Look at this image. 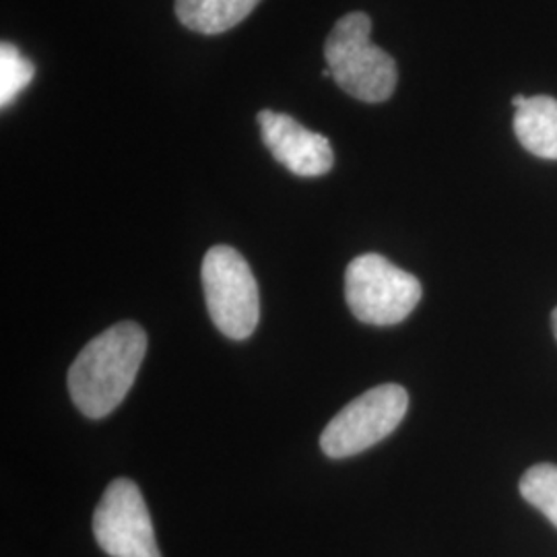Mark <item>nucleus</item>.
<instances>
[{
  "label": "nucleus",
  "mask_w": 557,
  "mask_h": 557,
  "mask_svg": "<svg viewBox=\"0 0 557 557\" xmlns=\"http://www.w3.org/2000/svg\"><path fill=\"white\" fill-rule=\"evenodd\" d=\"M520 494L539 512L557 527V467L541 462L531 467L520 479Z\"/></svg>",
  "instance_id": "obj_10"
},
{
  "label": "nucleus",
  "mask_w": 557,
  "mask_h": 557,
  "mask_svg": "<svg viewBox=\"0 0 557 557\" xmlns=\"http://www.w3.org/2000/svg\"><path fill=\"white\" fill-rule=\"evenodd\" d=\"M527 101H529V98H524V96H515V100H512V106H515V108H522V106H524V103H527Z\"/></svg>",
  "instance_id": "obj_12"
},
{
  "label": "nucleus",
  "mask_w": 557,
  "mask_h": 557,
  "mask_svg": "<svg viewBox=\"0 0 557 557\" xmlns=\"http://www.w3.org/2000/svg\"><path fill=\"white\" fill-rule=\"evenodd\" d=\"M409 395L398 384H380L354 398L329 421L320 436L326 457L347 458L359 455L388 438L407 416Z\"/></svg>",
  "instance_id": "obj_5"
},
{
  "label": "nucleus",
  "mask_w": 557,
  "mask_h": 557,
  "mask_svg": "<svg viewBox=\"0 0 557 557\" xmlns=\"http://www.w3.org/2000/svg\"><path fill=\"white\" fill-rule=\"evenodd\" d=\"M94 535L110 557H161L149 508L131 479H114L94 515Z\"/></svg>",
  "instance_id": "obj_6"
},
{
  "label": "nucleus",
  "mask_w": 557,
  "mask_h": 557,
  "mask_svg": "<svg viewBox=\"0 0 557 557\" xmlns=\"http://www.w3.org/2000/svg\"><path fill=\"white\" fill-rule=\"evenodd\" d=\"M147 333L137 322H119L91 338L69 370V393L83 416H110L139 374Z\"/></svg>",
  "instance_id": "obj_1"
},
{
  "label": "nucleus",
  "mask_w": 557,
  "mask_h": 557,
  "mask_svg": "<svg viewBox=\"0 0 557 557\" xmlns=\"http://www.w3.org/2000/svg\"><path fill=\"white\" fill-rule=\"evenodd\" d=\"M209 314L225 337L248 338L260 319L259 285L250 264L232 246H213L202 259Z\"/></svg>",
  "instance_id": "obj_4"
},
{
  "label": "nucleus",
  "mask_w": 557,
  "mask_h": 557,
  "mask_svg": "<svg viewBox=\"0 0 557 557\" xmlns=\"http://www.w3.org/2000/svg\"><path fill=\"white\" fill-rule=\"evenodd\" d=\"M372 20L356 11L338 20L324 44V59L338 87L366 103H382L397 89L395 59L370 40Z\"/></svg>",
  "instance_id": "obj_2"
},
{
  "label": "nucleus",
  "mask_w": 557,
  "mask_h": 557,
  "mask_svg": "<svg viewBox=\"0 0 557 557\" xmlns=\"http://www.w3.org/2000/svg\"><path fill=\"white\" fill-rule=\"evenodd\" d=\"M36 66L23 57L15 44L2 41L0 46V106L9 108L20 98L21 91L34 81Z\"/></svg>",
  "instance_id": "obj_11"
},
{
  "label": "nucleus",
  "mask_w": 557,
  "mask_h": 557,
  "mask_svg": "<svg viewBox=\"0 0 557 557\" xmlns=\"http://www.w3.org/2000/svg\"><path fill=\"white\" fill-rule=\"evenodd\" d=\"M515 133L529 153L557 161V100L549 96L529 98L515 114Z\"/></svg>",
  "instance_id": "obj_8"
},
{
  "label": "nucleus",
  "mask_w": 557,
  "mask_h": 557,
  "mask_svg": "<svg viewBox=\"0 0 557 557\" xmlns=\"http://www.w3.org/2000/svg\"><path fill=\"white\" fill-rule=\"evenodd\" d=\"M421 294L419 278L382 255H361L345 271L347 306L366 324L393 326L403 322L416 310Z\"/></svg>",
  "instance_id": "obj_3"
},
{
  "label": "nucleus",
  "mask_w": 557,
  "mask_h": 557,
  "mask_svg": "<svg viewBox=\"0 0 557 557\" xmlns=\"http://www.w3.org/2000/svg\"><path fill=\"white\" fill-rule=\"evenodd\" d=\"M552 322H554V333H556L557 338V308L554 310V317H552Z\"/></svg>",
  "instance_id": "obj_13"
},
{
  "label": "nucleus",
  "mask_w": 557,
  "mask_h": 557,
  "mask_svg": "<svg viewBox=\"0 0 557 557\" xmlns=\"http://www.w3.org/2000/svg\"><path fill=\"white\" fill-rule=\"evenodd\" d=\"M260 137L271 156L301 178H319L331 172L335 153L331 140L312 133L298 120L273 110L259 112Z\"/></svg>",
  "instance_id": "obj_7"
},
{
  "label": "nucleus",
  "mask_w": 557,
  "mask_h": 557,
  "mask_svg": "<svg viewBox=\"0 0 557 557\" xmlns=\"http://www.w3.org/2000/svg\"><path fill=\"white\" fill-rule=\"evenodd\" d=\"M260 0H176L178 21L190 32L218 36L246 20Z\"/></svg>",
  "instance_id": "obj_9"
}]
</instances>
